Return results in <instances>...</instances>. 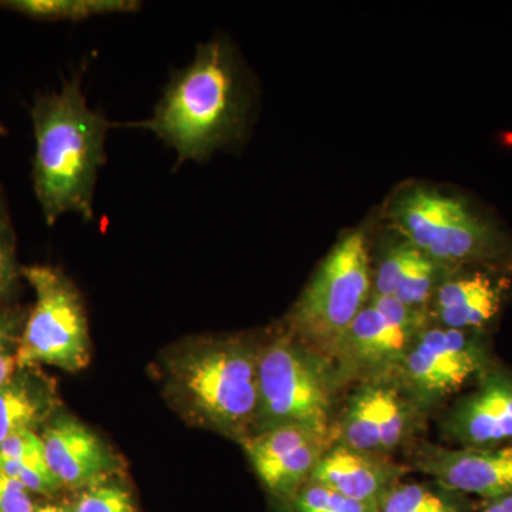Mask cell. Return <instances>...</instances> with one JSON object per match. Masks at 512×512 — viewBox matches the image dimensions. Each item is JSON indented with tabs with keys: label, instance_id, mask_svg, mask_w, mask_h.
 Returning <instances> with one entry per match:
<instances>
[{
	"label": "cell",
	"instance_id": "f546056e",
	"mask_svg": "<svg viewBox=\"0 0 512 512\" xmlns=\"http://www.w3.org/2000/svg\"><path fill=\"white\" fill-rule=\"evenodd\" d=\"M6 134H8V128L3 126L2 121H0V137L6 136Z\"/></svg>",
	"mask_w": 512,
	"mask_h": 512
},
{
	"label": "cell",
	"instance_id": "f1b7e54d",
	"mask_svg": "<svg viewBox=\"0 0 512 512\" xmlns=\"http://www.w3.org/2000/svg\"><path fill=\"white\" fill-rule=\"evenodd\" d=\"M33 512H72V510H70V507H66V505L45 504L37 505Z\"/></svg>",
	"mask_w": 512,
	"mask_h": 512
},
{
	"label": "cell",
	"instance_id": "4316f807",
	"mask_svg": "<svg viewBox=\"0 0 512 512\" xmlns=\"http://www.w3.org/2000/svg\"><path fill=\"white\" fill-rule=\"evenodd\" d=\"M12 336L9 333L8 320L0 316V387L9 383L16 375L18 359L12 350Z\"/></svg>",
	"mask_w": 512,
	"mask_h": 512
},
{
	"label": "cell",
	"instance_id": "5bb4252c",
	"mask_svg": "<svg viewBox=\"0 0 512 512\" xmlns=\"http://www.w3.org/2000/svg\"><path fill=\"white\" fill-rule=\"evenodd\" d=\"M406 468L382 454L335 443L313 470L309 481L357 503L379 508L384 495L403 480Z\"/></svg>",
	"mask_w": 512,
	"mask_h": 512
},
{
	"label": "cell",
	"instance_id": "ffe728a7",
	"mask_svg": "<svg viewBox=\"0 0 512 512\" xmlns=\"http://www.w3.org/2000/svg\"><path fill=\"white\" fill-rule=\"evenodd\" d=\"M380 512H470L466 495L437 481L400 480L380 503Z\"/></svg>",
	"mask_w": 512,
	"mask_h": 512
},
{
	"label": "cell",
	"instance_id": "8fae6325",
	"mask_svg": "<svg viewBox=\"0 0 512 512\" xmlns=\"http://www.w3.org/2000/svg\"><path fill=\"white\" fill-rule=\"evenodd\" d=\"M338 443L332 427H278L242 439L256 476L274 497L288 503L308 483L320 458Z\"/></svg>",
	"mask_w": 512,
	"mask_h": 512
},
{
	"label": "cell",
	"instance_id": "44dd1931",
	"mask_svg": "<svg viewBox=\"0 0 512 512\" xmlns=\"http://www.w3.org/2000/svg\"><path fill=\"white\" fill-rule=\"evenodd\" d=\"M286 504L291 512H380L379 508L357 503L311 481Z\"/></svg>",
	"mask_w": 512,
	"mask_h": 512
},
{
	"label": "cell",
	"instance_id": "484cf974",
	"mask_svg": "<svg viewBox=\"0 0 512 512\" xmlns=\"http://www.w3.org/2000/svg\"><path fill=\"white\" fill-rule=\"evenodd\" d=\"M36 507L28 488L0 471V512H33Z\"/></svg>",
	"mask_w": 512,
	"mask_h": 512
},
{
	"label": "cell",
	"instance_id": "d6986e66",
	"mask_svg": "<svg viewBox=\"0 0 512 512\" xmlns=\"http://www.w3.org/2000/svg\"><path fill=\"white\" fill-rule=\"evenodd\" d=\"M143 3L137 0H3L0 8L26 18L47 22H83L94 16L136 13Z\"/></svg>",
	"mask_w": 512,
	"mask_h": 512
},
{
	"label": "cell",
	"instance_id": "5b68a950",
	"mask_svg": "<svg viewBox=\"0 0 512 512\" xmlns=\"http://www.w3.org/2000/svg\"><path fill=\"white\" fill-rule=\"evenodd\" d=\"M340 384L326 357L298 339H276L259 352L254 434L292 424L332 427Z\"/></svg>",
	"mask_w": 512,
	"mask_h": 512
},
{
	"label": "cell",
	"instance_id": "7402d4cb",
	"mask_svg": "<svg viewBox=\"0 0 512 512\" xmlns=\"http://www.w3.org/2000/svg\"><path fill=\"white\" fill-rule=\"evenodd\" d=\"M70 510L72 512H137L133 497L126 488L104 483L87 488Z\"/></svg>",
	"mask_w": 512,
	"mask_h": 512
},
{
	"label": "cell",
	"instance_id": "ba28073f",
	"mask_svg": "<svg viewBox=\"0 0 512 512\" xmlns=\"http://www.w3.org/2000/svg\"><path fill=\"white\" fill-rule=\"evenodd\" d=\"M426 326L427 311L372 292L330 360L340 383L396 376Z\"/></svg>",
	"mask_w": 512,
	"mask_h": 512
},
{
	"label": "cell",
	"instance_id": "7a4b0ae2",
	"mask_svg": "<svg viewBox=\"0 0 512 512\" xmlns=\"http://www.w3.org/2000/svg\"><path fill=\"white\" fill-rule=\"evenodd\" d=\"M248 96L229 42L201 43L194 59L175 70L150 119L119 127L150 131L173 148L178 164L204 163L237 141L247 123Z\"/></svg>",
	"mask_w": 512,
	"mask_h": 512
},
{
	"label": "cell",
	"instance_id": "52a82bcc",
	"mask_svg": "<svg viewBox=\"0 0 512 512\" xmlns=\"http://www.w3.org/2000/svg\"><path fill=\"white\" fill-rule=\"evenodd\" d=\"M35 305L16 349L19 369L40 365L80 372L90 363V335L82 296L60 269L23 266Z\"/></svg>",
	"mask_w": 512,
	"mask_h": 512
},
{
	"label": "cell",
	"instance_id": "603a6c76",
	"mask_svg": "<svg viewBox=\"0 0 512 512\" xmlns=\"http://www.w3.org/2000/svg\"><path fill=\"white\" fill-rule=\"evenodd\" d=\"M15 248V229L10 217L8 200L0 188V305L12 291L18 276Z\"/></svg>",
	"mask_w": 512,
	"mask_h": 512
},
{
	"label": "cell",
	"instance_id": "4fadbf2b",
	"mask_svg": "<svg viewBox=\"0 0 512 512\" xmlns=\"http://www.w3.org/2000/svg\"><path fill=\"white\" fill-rule=\"evenodd\" d=\"M443 431L466 448H497L512 439V375L490 369L447 414Z\"/></svg>",
	"mask_w": 512,
	"mask_h": 512
},
{
	"label": "cell",
	"instance_id": "8992f818",
	"mask_svg": "<svg viewBox=\"0 0 512 512\" xmlns=\"http://www.w3.org/2000/svg\"><path fill=\"white\" fill-rule=\"evenodd\" d=\"M373 274L363 232L340 239L323 259L291 313L299 342L332 360L346 330L372 295Z\"/></svg>",
	"mask_w": 512,
	"mask_h": 512
},
{
	"label": "cell",
	"instance_id": "7c38bea8",
	"mask_svg": "<svg viewBox=\"0 0 512 512\" xmlns=\"http://www.w3.org/2000/svg\"><path fill=\"white\" fill-rule=\"evenodd\" d=\"M410 463L431 480L485 501L512 493V447L446 448L421 444Z\"/></svg>",
	"mask_w": 512,
	"mask_h": 512
},
{
	"label": "cell",
	"instance_id": "9c48e42d",
	"mask_svg": "<svg viewBox=\"0 0 512 512\" xmlns=\"http://www.w3.org/2000/svg\"><path fill=\"white\" fill-rule=\"evenodd\" d=\"M490 369L480 332L429 325L404 357L396 377L420 409L426 410Z\"/></svg>",
	"mask_w": 512,
	"mask_h": 512
},
{
	"label": "cell",
	"instance_id": "9a60e30c",
	"mask_svg": "<svg viewBox=\"0 0 512 512\" xmlns=\"http://www.w3.org/2000/svg\"><path fill=\"white\" fill-rule=\"evenodd\" d=\"M47 466L62 487L79 490L104 483L116 470L106 444L72 417L52 421L42 436Z\"/></svg>",
	"mask_w": 512,
	"mask_h": 512
},
{
	"label": "cell",
	"instance_id": "30bf717a",
	"mask_svg": "<svg viewBox=\"0 0 512 512\" xmlns=\"http://www.w3.org/2000/svg\"><path fill=\"white\" fill-rule=\"evenodd\" d=\"M423 412L396 376L367 380L335 420L338 443L387 456L419 430Z\"/></svg>",
	"mask_w": 512,
	"mask_h": 512
},
{
	"label": "cell",
	"instance_id": "277c9868",
	"mask_svg": "<svg viewBox=\"0 0 512 512\" xmlns=\"http://www.w3.org/2000/svg\"><path fill=\"white\" fill-rule=\"evenodd\" d=\"M390 217L409 244L444 268L494 266L510 254L511 242L466 200L433 188L403 192Z\"/></svg>",
	"mask_w": 512,
	"mask_h": 512
},
{
	"label": "cell",
	"instance_id": "3957f363",
	"mask_svg": "<svg viewBox=\"0 0 512 512\" xmlns=\"http://www.w3.org/2000/svg\"><path fill=\"white\" fill-rule=\"evenodd\" d=\"M258 362L238 339L198 343L175 359L171 389L192 419L242 440L258 412Z\"/></svg>",
	"mask_w": 512,
	"mask_h": 512
},
{
	"label": "cell",
	"instance_id": "6da1fadb",
	"mask_svg": "<svg viewBox=\"0 0 512 512\" xmlns=\"http://www.w3.org/2000/svg\"><path fill=\"white\" fill-rule=\"evenodd\" d=\"M30 116L35 133L33 191L46 224L55 225L66 214L92 222L107 133L119 124L90 109L80 74L66 80L59 92L36 97Z\"/></svg>",
	"mask_w": 512,
	"mask_h": 512
},
{
	"label": "cell",
	"instance_id": "2e32d148",
	"mask_svg": "<svg viewBox=\"0 0 512 512\" xmlns=\"http://www.w3.org/2000/svg\"><path fill=\"white\" fill-rule=\"evenodd\" d=\"M507 281L493 272L476 269L451 272L434 293L433 315L443 328L480 332L490 325L504 303Z\"/></svg>",
	"mask_w": 512,
	"mask_h": 512
},
{
	"label": "cell",
	"instance_id": "e0dca14e",
	"mask_svg": "<svg viewBox=\"0 0 512 512\" xmlns=\"http://www.w3.org/2000/svg\"><path fill=\"white\" fill-rule=\"evenodd\" d=\"M451 272L454 271L437 264L406 241L384 252L373 276L372 292L426 311L434 293Z\"/></svg>",
	"mask_w": 512,
	"mask_h": 512
},
{
	"label": "cell",
	"instance_id": "83f0119b",
	"mask_svg": "<svg viewBox=\"0 0 512 512\" xmlns=\"http://www.w3.org/2000/svg\"><path fill=\"white\" fill-rule=\"evenodd\" d=\"M478 512H512V493L487 501Z\"/></svg>",
	"mask_w": 512,
	"mask_h": 512
},
{
	"label": "cell",
	"instance_id": "cb8c5ba5",
	"mask_svg": "<svg viewBox=\"0 0 512 512\" xmlns=\"http://www.w3.org/2000/svg\"><path fill=\"white\" fill-rule=\"evenodd\" d=\"M0 457L18 461L36 470L50 471L46 461L45 444L42 437L37 436L33 430L19 431L3 441L0 444Z\"/></svg>",
	"mask_w": 512,
	"mask_h": 512
},
{
	"label": "cell",
	"instance_id": "d4e9b609",
	"mask_svg": "<svg viewBox=\"0 0 512 512\" xmlns=\"http://www.w3.org/2000/svg\"><path fill=\"white\" fill-rule=\"evenodd\" d=\"M0 471L25 485L32 494L53 495L63 488L50 471L36 470L9 458L0 457Z\"/></svg>",
	"mask_w": 512,
	"mask_h": 512
},
{
	"label": "cell",
	"instance_id": "ac0fdd59",
	"mask_svg": "<svg viewBox=\"0 0 512 512\" xmlns=\"http://www.w3.org/2000/svg\"><path fill=\"white\" fill-rule=\"evenodd\" d=\"M55 406V392L45 380L15 375L0 387V444L19 431H35Z\"/></svg>",
	"mask_w": 512,
	"mask_h": 512
}]
</instances>
